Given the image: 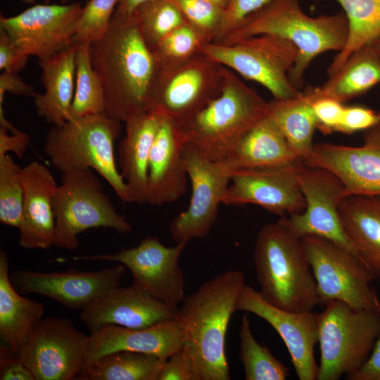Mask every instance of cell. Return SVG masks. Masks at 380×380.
<instances>
[{"label": "cell", "mask_w": 380, "mask_h": 380, "mask_svg": "<svg viewBox=\"0 0 380 380\" xmlns=\"http://www.w3.org/2000/svg\"><path fill=\"white\" fill-rule=\"evenodd\" d=\"M25 4H33L35 0H21Z\"/></svg>", "instance_id": "cell-53"}, {"label": "cell", "mask_w": 380, "mask_h": 380, "mask_svg": "<svg viewBox=\"0 0 380 380\" xmlns=\"http://www.w3.org/2000/svg\"><path fill=\"white\" fill-rule=\"evenodd\" d=\"M236 310L251 312L269 323L283 340L299 380H317L319 365L314 348L318 343V313L293 312L274 307L253 287L243 286Z\"/></svg>", "instance_id": "cell-19"}, {"label": "cell", "mask_w": 380, "mask_h": 380, "mask_svg": "<svg viewBox=\"0 0 380 380\" xmlns=\"http://www.w3.org/2000/svg\"><path fill=\"white\" fill-rule=\"evenodd\" d=\"M203 43L196 31L186 23L165 35L151 50L159 65H163L199 52Z\"/></svg>", "instance_id": "cell-39"}, {"label": "cell", "mask_w": 380, "mask_h": 380, "mask_svg": "<svg viewBox=\"0 0 380 380\" xmlns=\"http://www.w3.org/2000/svg\"><path fill=\"white\" fill-rule=\"evenodd\" d=\"M133 15L151 49L171 31L187 23L173 0H149L138 6Z\"/></svg>", "instance_id": "cell-36"}, {"label": "cell", "mask_w": 380, "mask_h": 380, "mask_svg": "<svg viewBox=\"0 0 380 380\" xmlns=\"http://www.w3.org/2000/svg\"><path fill=\"white\" fill-rule=\"evenodd\" d=\"M71 0H61V1L63 3V4H67L68 1H70Z\"/></svg>", "instance_id": "cell-54"}, {"label": "cell", "mask_w": 380, "mask_h": 380, "mask_svg": "<svg viewBox=\"0 0 380 380\" xmlns=\"http://www.w3.org/2000/svg\"><path fill=\"white\" fill-rule=\"evenodd\" d=\"M380 124V110L362 105L345 106L338 132L350 134Z\"/></svg>", "instance_id": "cell-43"}, {"label": "cell", "mask_w": 380, "mask_h": 380, "mask_svg": "<svg viewBox=\"0 0 380 380\" xmlns=\"http://www.w3.org/2000/svg\"><path fill=\"white\" fill-rule=\"evenodd\" d=\"M1 380H36L18 355L6 343L0 345Z\"/></svg>", "instance_id": "cell-44"}, {"label": "cell", "mask_w": 380, "mask_h": 380, "mask_svg": "<svg viewBox=\"0 0 380 380\" xmlns=\"http://www.w3.org/2000/svg\"><path fill=\"white\" fill-rule=\"evenodd\" d=\"M201 52L243 78L265 87L274 99L297 96L289 77L298 55L297 47L279 36L263 34L232 44L204 42Z\"/></svg>", "instance_id": "cell-10"}, {"label": "cell", "mask_w": 380, "mask_h": 380, "mask_svg": "<svg viewBox=\"0 0 380 380\" xmlns=\"http://www.w3.org/2000/svg\"><path fill=\"white\" fill-rule=\"evenodd\" d=\"M82 6L80 3L36 4L11 16H0V28L17 47L39 61L72 46Z\"/></svg>", "instance_id": "cell-16"}, {"label": "cell", "mask_w": 380, "mask_h": 380, "mask_svg": "<svg viewBox=\"0 0 380 380\" xmlns=\"http://www.w3.org/2000/svg\"><path fill=\"white\" fill-rule=\"evenodd\" d=\"M186 243L179 242L169 247L156 236H147L138 246L122 248L116 253L75 255L55 260H101L122 264L132 273L133 286L165 303L177 307L186 296L185 279L179 259Z\"/></svg>", "instance_id": "cell-12"}, {"label": "cell", "mask_w": 380, "mask_h": 380, "mask_svg": "<svg viewBox=\"0 0 380 380\" xmlns=\"http://www.w3.org/2000/svg\"><path fill=\"white\" fill-rule=\"evenodd\" d=\"M22 169L10 155L0 157V222L18 229L23 203Z\"/></svg>", "instance_id": "cell-37"}, {"label": "cell", "mask_w": 380, "mask_h": 380, "mask_svg": "<svg viewBox=\"0 0 380 380\" xmlns=\"http://www.w3.org/2000/svg\"><path fill=\"white\" fill-rule=\"evenodd\" d=\"M30 136L17 128L9 132L0 127V157L11 152L22 158L30 145Z\"/></svg>", "instance_id": "cell-47"}, {"label": "cell", "mask_w": 380, "mask_h": 380, "mask_svg": "<svg viewBox=\"0 0 380 380\" xmlns=\"http://www.w3.org/2000/svg\"><path fill=\"white\" fill-rule=\"evenodd\" d=\"M89 43L77 44L75 83L70 119L106 113L104 91L95 72Z\"/></svg>", "instance_id": "cell-34"}, {"label": "cell", "mask_w": 380, "mask_h": 380, "mask_svg": "<svg viewBox=\"0 0 380 380\" xmlns=\"http://www.w3.org/2000/svg\"><path fill=\"white\" fill-rule=\"evenodd\" d=\"M165 361L153 354L116 351L86 365L77 379L158 380Z\"/></svg>", "instance_id": "cell-32"}, {"label": "cell", "mask_w": 380, "mask_h": 380, "mask_svg": "<svg viewBox=\"0 0 380 380\" xmlns=\"http://www.w3.org/2000/svg\"><path fill=\"white\" fill-rule=\"evenodd\" d=\"M300 162L234 172L223 203L254 204L281 217L303 213L305 200L298 177Z\"/></svg>", "instance_id": "cell-18"}, {"label": "cell", "mask_w": 380, "mask_h": 380, "mask_svg": "<svg viewBox=\"0 0 380 380\" xmlns=\"http://www.w3.org/2000/svg\"><path fill=\"white\" fill-rule=\"evenodd\" d=\"M180 127L161 117L149 158L147 203H172L186 192L187 172Z\"/></svg>", "instance_id": "cell-23"}, {"label": "cell", "mask_w": 380, "mask_h": 380, "mask_svg": "<svg viewBox=\"0 0 380 380\" xmlns=\"http://www.w3.org/2000/svg\"><path fill=\"white\" fill-rule=\"evenodd\" d=\"M77 44L44 60L42 69L44 94L37 93L34 105L37 114L51 125H61L70 120L75 83Z\"/></svg>", "instance_id": "cell-27"}, {"label": "cell", "mask_w": 380, "mask_h": 380, "mask_svg": "<svg viewBox=\"0 0 380 380\" xmlns=\"http://www.w3.org/2000/svg\"><path fill=\"white\" fill-rule=\"evenodd\" d=\"M30 56L24 53L2 30L0 32V69L3 72L19 73L26 66Z\"/></svg>", "instance_id": "cell-45"}, {"label": "cell", "mask_w": 380, "mask_h": 380, "mask_svg": "<svg viewBox=\"0 0 380 380\" xmlns=\"http://www.w3.org/2000/svg\"><path fill=\"white\" fill-rule=\"evenodd\" d=\"M301 160L269 113L252 127L222 161L235 172L284 166Z\"/></svg>", "instance_id": "cell-26"}, {"label": "cell", "mask_w": 380, "mask_h": 380, "mask_svg": "<svg viewBox=\"0 0 380 380\" xmlns=\"http://www.w3.org/2000/svg\"><path fill=\"white\" fill-rule=\"evenodd\" d=\"M45 4H49L51 0H44Z\"/></svg>", "instance_id": "cell-55"}, {"label": "cell", "mask_w": 380, "mask_h": 380, "mask_svg": "<svg viewBox=\"0 0 380 380\" xmlns=\"http://www.w3.org/2000/svg\"><path fill=\"white\" fill-rule=\"evenodd\" d=\"M318 313L320 362L317 380H338L358 370L380 336V310H357L345 302H327Z\"/></svg>", "instance_id": "cell-7"}, {"label": "cell", "mask_w": 380, "mask_h": 380, "mask_svg": "<svg viewBox=\"0 0 380 380\" xmlns=\"http://www.w3.org/2000/svg\"><path fill=\"white\" fill-rule=\"evenodd\" d=\"M184 160L191 181V196L188 208L170 224V236L176 243H188L208 234L234 172L224 161H212L187 144L184 147Z\"/></svg>", "instance_id": "cell-14"}, {"label": "cell", "mask_w": 380, "mask_h": 380, "mask_svg": "<svg viewBox=\"0 0 380 380\" xmlns=\"http://www.w3.org/2000/svg\"><path fill=\"white\" fill-rule=\"evenodd\" d=\"M380 51V39L372 43Z\"/></svg>", "instance_id": "cell-52"}, {"label": "cell", "mask_w": 380, "mask_h": 380, "mask_svg": "<svg viewBox=\"0 0 380 380\" xmlns=\"http://www.w3.org/2000/svg\"><path fill=\"white\" fill-rule=\"evenodd\" d=\"M178 310L132 284L98 298L81 310L80 319L91 334L110 325L143 329L177 320Z\"/></svg>", "instance_id": "cell-21"}, {"label": "cell", "mask_w": 380, "mask_h": 380, "mask_svg": "<svg viewBox=\"0 0 380 380\" xmlns=\"http://www.w3.org/2000/svg\"><path fill=\"white\" fill-rule=\"evenodd\" d=\"M52 204L53 246L58 248L76 249L79 234L91 228H110L120 234L132 229V224L116 210L91 169L63 172Z\"/></svg>", "instance_id": "cell-8"}, {"label": "cell", "mask_w": 380, "mask_h": 380, "mask_svg": "<svg viewBox=\"0 0 380 380\" xmlns=\"http://www.w3.org/2000/svg\"><path fill=\"white\" fill-rule=\"evenodd\" d=\"M300 239L316 281L319 304L338 300L357 310H380L371 285L377 277L358 257L319 236L308 235Z\"/></svg>", "instance_id": "cell-11"}, {"label": "cell", "mask_w": 380, "mask_h": 380, "mask_svg": "<svg viewBox=\"0 0 380 380\" xmlns=\"http://www.w3.org/2000/svg\"><path fill=\"white\" fill-rule=\"evenodd\" d=\"M312 95V108L317 119L318 129L327 134L336 132L341 122L345 106L334 99L316 96L309 87Z\"/></svg>", "instance_id": "cell-42"}, {"label": "cell", "mask_w": 380, "mask_h": 380, "mask_svg": "<svg viewBox=\"0 0 380 380\" xmlns=\"http://www.w3.org/2000/svg\"><path fill=\"white\" fill-rule=\"evenodd\" d=\"M239 335V357L246 380H285L289 376V368L255 340L247 315L242 316Z\"/></svg>", "instance_id": "cell-35"}, {"label": "cell", "mask_w": 380, "mask_h": 380, "mask_svg": "<svg viewBox=\"0 0 380 380\" xmlns=\"http://www.w3.org/2000/svg\"><path fill=\"white\" fill-rule=\"evenodd\" d=\"M125 272V266L120 263L95 271L43 272L17 269L11 272L10 279L19 293L39 294L68 309L81 310L118 287Z\"/></svg>", "instance_id": "cell-17"}, {"label": "cell", "mask_w": 380, "mask_h": 380, "mask_svg": "<svg viewBox=\"0 0 380 380\" xmlns=\"http://www.w3.org/2000/svg\"><path fill=\"white\" fill-rule=\"evenodd\" d=\"M220 94L180 127L185 144L212 161L224 160L243 136L269 112L266 101L224 66Z\"/></svg>", "instance_id": "cell-5"}, {"label": "cell", "mask_w": 380, "mask_h": 380, "mask_svg": "<svg viewBox=\"0 0 380 380\" xmlns=\"http://www.w3.org/2000/svg\"><path fill=\"white\" fill-rule=\"evenodd\" d=\"M298 177L305 208L301 213L282 217L279 220L300 239L312 235L328 239L360 259L343 229L339 215V205L344 197L341 181L329 170L305 165L302 160Z\"/></svg>", "instance_id": "cell-15"}, {"label": "cell", "mask_w": 380, "mask_h": 380, "mask_svg": "<svg viewBox=\"0 0 380 380\" xmlns=\"http://www.w3.org/2000/svg\"><path fill=\"white\" fill-rule=\"evenodd\" d=\"M7 93L32 99L37 94L34 86L25 83L18 74L4 71L0 75V106Z\"/></svg>", "instance_id": "cell-48"}, {"label": "cell", "mask_w": 380, "mask_h": 380, "mask_svg": "<svg viewBox=\"0 0 380 380\" xmlns=\"http://www.w3.org/2000/svg\"><path fill=\"white\" fill-rule=\"evenodd\" d=\"M380 84V51L373 44L353 51L338 70L319 87H311L316 96L345 103Z\"/></svg>", "instance_id": "cell-30"}, {"label": "cell", "mask_w": 380, "mask_h": 380, "mask_svg": "<svg viewBox=\"0 0 380 380\" xmlns=\"http://www.w3.org/2000/svg\"><path fill=\"white\" fill-rule=\"evenodd\" d=\"M148 1L149 0H120L115 8L113 17L129 16L138 6Z\"/></svg>", "instance_id": "cell-50"}, {"label": "cell", "mask_w": 380, "mask_h": 380, "mask_svg": "<svg viewBox=\"0 0 380 380\" xmlns=\"http://www.w3.org/2000/svg\"><path fill=\"white\" fill-rule=\"evenodd\" d=\"M158 380H195L191 361L182 348L166 360Z\"/></svg>", "instance_id": "cell-46"}, {"label": "cell", "mask_w": 380, "mask_h": 380, "mask_svg": "<svg viewBox=\"0 0 380 380\" xmlns=\"http://www.w3.org/2000/svg\"><path fill=\"white\" fill-rule=\"evenodd\" d=\"M347 18L348 32L344 47L327 69L331 76L355 50L380 39V0H336Z\"/></svg>", "instance_id": "cell-33"}, {"label": "cell", "mask_w": 380, "mask_h": 380, "mask_svg": "<svg viewBox=\"0 0 380 380\" xmlns=\"http://www.w3.org/2000/svg\"><path fill=\"white\" fill-rule=\"evenodd\" d=\"M89 336L64 317L42 319L18 355L36 380L77 379L87 360Z\"/></svg>", "instance_id": "cell-13"}, {"label": "cell", "mask_w": 380, "mask_h": 380, "mask_svg": "<svg viewBox=\"0 0 380 380\" xmlns=\"http://www.w3.org/2000/svg\"><path fill=\"white\" fill-rule=\"evenodd\" d=\"M259 291L279 309L311 312L319 304L317 284L301 239L279 220L259 231L253 252Z\"/></svg>", "instance_id": "cell-4"}, {"label": "cell", "mask_w": 380, "mask_h": 380, "mask_svg": "<svg viewBox=\"0 0 380 380\" xmlns=\"http://www.w3.org/2000/svg\"><path fill=\"white\" fill-rule=\"evenodd\" d=\"M45 312L43 303L22 296L13 286L8 258L0 250V335L17 354Z\"/></svg>", "instance_id": "cell-29"}, {"label": "cell", "mask_w": 380, "mask_h": 380, "mask_svg": "<svg viewBox=\"0 0 380 380\" xmlns=\"http://www.w3.org/2000/svg\"><path fill=\"white\" fill-rule=\"evenodd\" d=\"M345 377L348 380H380V336L364 365Z\"/></svg>", "instance_id": "cell-49"}, {"label": "cell", "mask_w": 380, "mask_h": 380, "mask_svg": "<svg viewBox=\"0 0 380 380\" xmlns=\"http://www.w3.org/2000/svg\"><path fill=\"white\" fill-rule=\"evenodd\" d=\"M339 215L360 259L380 279V196H344Z\"/></svg>", "instance_id": "cell-28"}, {"label": "cell", "mask_w": 380, "mask_h": 380, "mask_svg": "<svg viewBox=\"0 0 380 380\" xmlns=\"http://www.w3.org/2000/svg\"><path fill=\"white\" fill-rule=\"evenodd\" d=\"M187 23L204 42H213L222 23L224 8L207 0H173Z\"/></svg>", "instance_id": "cell-40"}, {"label": "cell", "mask_w": 380, "mask_h": 380, "mask_svg": "<svg viewBox=\"0 0 380 380\" xmlns=\"http://www.w3.org/2000/svg\"><path fill=\"white\" fill-rule=\"evenodd\" d=\"M120 0H88L82 7L74 44H91L108 31Z\"/></svg>", "instance_id": "cell-38"}, {"label": "cell", "mask_w": 380, "mask_h": 380, "mask_svg": "<svg viewBox=\"0 0 380 380\" xmlns=\"http://www.w3.org/2000/svg\"><path fill=\"white\" fill-rule=\"evenodd\" d=\"M121 122L103 113L51 125L43 151L51 164L61 173L83 169L95 170L106 180L118 198L127 203L126 184L117 167L114 153Z\"/></svg>", "instance_id": "cell-6"}, {"label": "cell", "mask_w": 380, "mask_h": 380, "mask_svg": "<svg viewBox=\"0 0 380 380\" xmlns=\"http://www.w3.org/2000/svg\"><path fill=\"white\" fill-rule=\"evenodd\" d=\"M244 284L241 271L227 270L204 281L182 302V348L191 361L195 380L230 379L226 334Z\"/></svg>", "instance_id": "cell-2"}, {"label": "cell", "mask_w": 380, "mask_h": 380, "mask_svg": "<svg viewBox=\"0 0 380 380\" xmlns=\"http://www.w3.org/2000/svg\"><path fill=\"white\" fill-rule=\"evenodd\" d=\"M309 87L296 97L269 101V115L274 120L291 147L302 160L313 147L318 122Z\"/></svg>", "instance_id": "cell-31"}, {"label": "cell", "mask_w": 380, "mask_h": 380, "mask_svg": "<svg viewBox=\"0 0 380 380\" xmlns=\"http://www.w3.org/2000/svg\"><path fill=\"white\" fill-rule=\"evenodd\" d=\"M160 122L157 112L148 110L124 122L125 135L118 146V164L127 187V203H147L149 158Z\"/></svg>", "instance_id": "cell-25"}, {"label": "cell", "mask_w": 380, "mask_h": 380, "mask_svg": "<svg viewBox=\"0 0 380 380\" xmlns=\"http://www.w3.org/2000/svg\"><path fill=\"white\" fill-rule=\"evenodd\" d=\"M207 1L214 3L224 9L227 5L228 4L229 0H207Z\"/></svg>", "instance_id": "cell-51"}, {"label": "cell", "mask_w": 380, "mask_h": 380, "mask_svg": "<svg viewBox=\"0 0 380 380\" xmlns=\"http://www.w3.org/2000/svg\"><path fill=\"white\" fill-rule=\"evenodd\" d=\"M362 139L360 146L314 144L302 162L336 175L343 184L344 196H380V124L364 131Z\"/></svg>", "instance_id": "cell-20"}, {"label": "cell", "mask_w": 380, "mask_h": 380, "mask_svg": "<svg viewBox=\"0 0 380 380\" xmlns=\"http://www.w3.org/2000/svg\"><path fill=\"white\" fill-rule=\"evenodd\" d=\"M22 220L20 246L27 249H47L53 246L55 217L52 200L58 184L49 169L34 161L23 167Z\"/></svg>", "instance_id": "cell-22"}, {"label": "cell", "mask_w": 380, "mask_h": 380, "mask_svg": "<svg viewBox=\"0 0 380 380\" xmlns=\"http://www.w3.org/2000/svg\"><path fill=\"white\" fill-rule=\"evenodd\" d=\"M159 67L149 110L179 127L221 92L224 65L201 52Z\"/></svg>", "instance_id": "cell-9"}, {"label": "cell", "mask_w": 380, "mask_h": 380, "mask_svg": "<svg viewBox=\"0 0 380 380\" xmlns=\"http://www.w3.org/2000/svg\"><path fill=\"white\" fill-rule=\"evenodd\" d=\"M90 55L103 89L106 114L125 122L149 110L160 67L133 14L113 17L106 33L91 44Z\"/></svg>", "instance_id": "cell-1"}, {"label": "cell", "mask_w": 380, "mask_h": 380, "mask_svg": "<svg viewBox=\"0 0 380 380\" xmlns=\"http://www.w3.org/2000/svg\"><path fill=\"white\" fill-rule=\"evenodd\" d=\"M348 32L344 12L311 17L302 10L298 0H272L215 43L232 44L263 34L290 41L297 47L298 55L289 77L293 86L300 90L305 72L313 59L325 51H340Z\"/></svg>", "instance_id": "cell-3"}, {"label": "cell", "mask_w": 380, "mask_h": 380, "mask_svg": "<svg viewBox=\"0 0 380 380\" xmlns=\"http://www.w3.org/2000/svg\"><path fill=\"white\" fill-rule=\"evenodd\" d=\"M182 345L183 331L178 319L143 329L106 326L90 334L84 366L120 350L153 354L167 360Z\"/></svg>", "instance_id": "cell-24"}, {"label": "cell", "mask_w": 380, "mask_h": 380, "mask_svg": "<svg viewBox=\"0 0 380 380\" xmlns=\"http://www.w3.org/2000/svg\"><path fill=\"white\" fill-rule=\"evenodd\" d=\"M272 0H229L224 9L218 34L213 42H217L225 34L238 26L246 17Z\"/></svg>", "instance_id": "cell-41"}]
</instances>
